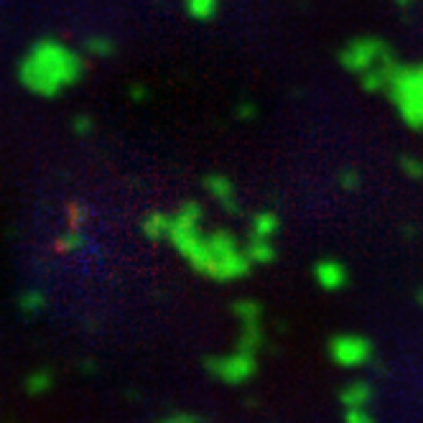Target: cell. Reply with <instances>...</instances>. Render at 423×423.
Returning <instances> with one entry per match:
<instances>
[{"label":"cell","instance_id":"cell-1","mask_svg":"<svg viewBox=\"0 0 423 423\" xmlns=\"http://www.w3.org/2000/svg\"><path fill=\"white\" fill-rule=\"evenodd\" d=\"M85 71L82 59L64 43L41 39L34 43V49L26 54V59L18 67V79L23 87H29L36 95L54 97L64 87L79 82Z\"/></svg>","mask_w":423,"mask_h":423},{"label":"cell","instance_id":"cell-2","mask_svg":"<svg viewBox=\"0 0 423 423\" xmlns=\"http://www.w3.org/2000/svg\"><path fill=\"white\" fill-rule=\"evenodd\" d=\"M385 95L398 110L401 120L410 130L423 133V62L401 64L395 69Z\"/></svg>","mask_w":423,"mask_h":423},{"label":"cell","instance_id":"cell-3","mask_svg":"<svg viewBox=\"0 0 423 423\" xmlns=\"http://www.w3.org/2000/svg\"><path fill=\"white\" fill-rule=\"evenodd\" d=\"M395 57V51L390 49V43L377 36H357L347 43L345 49L339 51V64L347 71H352L357 77H362L365 71L375 69L377 64L388 62Z\"/></svg>","mask_w":423,"mask_h":423},{"label":"cell","instance_id":"cell-4","mask_svg":"<svg viewBox=\"0 0 423 423\" xmlns=\"http://www.w3.org/2000/svg\"><path fill=\"white\" fill-rule=\"evenodd\" d=\"M332 354L342 365H357V362L370 357V342L362 337H352V334L337 337L332 342Z\"/></svg>","mask_w":423,"mask_h":423},{"label":"cell","instance_id":"cell-5","mask_svg":"<svg viewBox=\"0 0 423 423\" xmlns=\"http://www.w3.org/2000/svg\"><path fill=\"white\" fill-rule=\"evenodd\" d=\"M398 67H401V62H398V57H393V59H388V62L377 64L375 69L365 71V74L360 77L362 90H367V92H385V90H388L390 79H393V74H395V69H398Z\"/></svg>","mask_w":423,"mask_h":423},{"label":"cell","instance_id":"cell-6","mask_svg":"<svg viewBox=\"0 0 423 423\" xmlns=\"http://www.w3.org/2000/svg\"><path fill=\"white\" fill-rule=\"evenodd\" d=\"M314 275H317V283L326 291H337L342 286H347V268L337 261H319L317 268H314Z\"/></svg>","mask_w":423,"mask_h":423},{"label":"cell","instance_id":"cell-7","mask_svg":"<svg viewBox=\"0 0 423 423\" xmlns=\"http://www.w3.org/2000/svg\"><path fill=\"white\" fill-rule=\"evenodd\" d=\"M207 189H209V194L217 202H222V204L227 207L230 212H237V204H235V186L230 179L225 176H207Z\"/></svg>","mask_w":423,"mask_h":423},{"label":"cell","instance_id":"cell-8","mask_svg":"<svg viewBox=\"0 0 423 423\" xmlns=\"http://www.w3.org/2000/svg\"><path fill=\"white\" fill-rule=\"evenodd\" d=\"M245 255L250 263H273L275 247H273V242L265 240V237H253L250 245L245 247Z\"/></svg>","mask_w":423,"mask_h":423},{"label":"cell","instance_id":"cell-9","mask_svg":"<svg viewBox=\"0 0 423 423\" xmlns=\"http://www.w3.org/2000/svg\"><path fill=\"white\" fill-rule=\"evenodd\" d=\"M278 227H281L278 214H273V212H261V214H255L253 219V237H265V240H270V237L278 233Z\"/></svg>","mask_w":423,"mask_h":423},{"label":"cell","instance_id":"cell-10","mask_svg":"<svg viewBox=\"0 0 423 423\" xmlns=\"http://www.w3.org/2000/svg\"><path fill=\"white\" fill-rule=\"evenodd\" d=\"M169 230H171V217H166V214H151L143 222V233L151 240H161L163 235L169 237Z\"/></svg>","mask_w":423,"mask_h":423},{"label":"cell","instance_id":"cell-11","mask_svg":"<svg viewBox=\"0 0 423 423\" xmlns=\"http://www.w3.org/2000/svg\"><path fill=\"white\" fill-rule=\"evenodd\" d=\"M401 171L410 179V181H423V158L410 155V153L401 155Z\"/></svg>","mask_w":423,"mask_h":423},{"label":"cell","instance_id":"cell-12","mask_svg":"<svg viewBox=\"0 0 423 423\" xmlns=\"http://www.w3.org/2000/svg\"><path fill=\"white\" fill-rule=\"evenodd\" d=\"M186 8H189V13L194 18L207 21V18L217 13V0H186Z\"/></svg>","mask_w":423,"mask_h":423},{"label":"cell","instance_id":"cell-13","mask_svg":"<svg viewBox=\"0 0 423 423\" xmlns=\"http://www.w3.org/2000/svg\"><path fill=\"white\" fill-rule=\"evenodd\" d=\"M85 49L90 51L92 57L105 59V57H110V54L115 51V43L110 41V39H105V36H92V39H87Z\"/></svg>","mask_w":423,"mask_h":423},{"label":"cell","instance_id":"cell-14","mask_svg":"<svg viewBox=\"0 0 423 423\" xmlns=\"http://www.w3.org/2000/svg\"><path fill=\"white\" fill-rule=\"evenodd\" d=\"M339 186L347 191H352L360 186V174L354 169H345V171H339Z\"/></svg>","mask_w":423,"mask_h":423},{"label":"cell","instance_id":"cell-15","mask_svg":"<svg viewBox=\"0 0 423 423\" xmlns=\"http://www.w3.org/2000/svg\"><path fill=\"white\" fill-rule=\"evenodd\" d=\"M74 130L82 133V135H87L92 130V120L87 118V115H77V118H74Z\"/></svg>","mask_w":423,"mask_h":423},{"label":"cell","instance_id":"cell-16","mask_svg":"<svg viewBox=\"0 0 423 423\" xmlns=\"http://www.w3.org/2000/svg\"><path fill=\"white\" fill-rule=\"evenodd\" d=\"M237 115H240L242 120H253V118H255V107L250 105V102H242V105L237 107Z\"/></svg>","mask_w":423,"mask_h":423},{"label":"cell","instance_id":"cell-17","mask_svg":"<svg viewBox=\"0 0 423 423\" xmlns=\"http://www.w3.org/2000/svg\"><path fill=\"white\" fill-rule=\"evenodd\" d=\"M395 3H398L401 8H410V6H413V0H395Z\"/></svg>","mask_w":423,"mask_h":423},{"label":"cell","instance_id":"cell-18","mask_svg":"<svg viewBox=\"0 0 423 423\" xmlns=\"http://www.w3.org/2000/svg\"><path fill=\"white\" fill-rule=\"evenodd\" d=\"M133 97H146V90H133Z\"/></svg>","mask_w":423,"mask_h":423},{"label":"cell","instance_id":"cell-19","mask_svg":"<svg viewBox=\"0 0 423 423\" xmlns=\"http://www.w3.org/2000/svg\"><path fill=\"white\" fill-rule=\"evenodd\" d=\"M416 298H418V303L423 306V289H418V293H416Z\"/></svg>","mask_w":423,"mask_h":423}]
</instances>
